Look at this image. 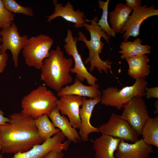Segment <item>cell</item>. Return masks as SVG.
<instances>
[{"label": "cell", "mask_w": 158, "mask_h": 158, "mask_svg": "<svg viewBox=\"0 0 158 158\" xmlns=\"http://www.w3.org/2000/svg\"><path fill=\"white\" fill-rule=\"evenodd\" d=\"M99 87V85L96 84L90 86L85 85L76 77L73 84L63 87L57 92V96L60 97L67 95H74L94 99L101 97L102 95Z\"/></svg>", "instance_id": "e0dca14e"}, {"label": "cell", "mask_w": 158, "mask_h": 158, "mask_svg": "<svg viewBox=\"0 0 158 158\" xmlns=\"http://www.w3.org/2000/svg\"><path fill=\"white\" fill-rule=\"evenodd\" d=\"M9 121L8 118L5 117L4 113L1 110H0V125L6 124Z\"/></svg>", "instance_id": "1f68e13d"}, {"label": "cell", "mask_w": 158, "mask_h": 158, "mask_svg": "<svg viewBox=\"0 0 158 158\" xmlns=\"http://www.w3.org/2000/svg\"><path fill=\"white\" fill-rule=\"evenodd\" d=\"M8 59V56L6 53H0V74L4 70Z\"/></svg>", "instance_id": "f546056e"}, {"label": "cell", "mask_w": 158, "mask_h": 158, "mask_svg": "<svg viewBox=\"0 0 158 158\" xmlns=\"http://www.w3.org/2000/svg\"><path fill=\"white\" fill-rule=\"evenodd\" d=\"M0 41L1 53H5L9 50L12 55V59L14 66L17 68L18 65V57L21 50L23 49L28 42V36L20 35L16 25L12 22L11 25L4 28L0 31Z\"/></svg>", "instance_id": "ba28073f"}, {"label": "cell", "mask_w": 158, "mask_h": 158, "mask_svg": "<svg viewBox=\"0 0 158 158\" xmlns=\"http://www.w3.org/2000/svg\"><path fill=\"white\" fill-rule=\"evenodd\" d=\"M35 123L39 135L44 141L61 131L59 129L55 128L46 114L35 119Z\"/></svg>", "instance_id": "cb8c5ba5"}, {"label": "cell", "mask_w": 158, "mask_h": 158, "mask_svg": "<svg viewBox=\"0 0 158 158\" xmlns=\"http://www.w3.org/2000/svg\"><path fill=\"white\" fill-rule=\"evenodd\" d=\"M52 2L54 6V12L52 14L47 17V22L60 17L67 21L75 24L74 27L77 28L84 27L86 21L83 12L80 11L79 9L75 10L73 5L69 1L64 6L62 3H58L56 0H52Z\"/></svg>", "instance_id": "9a60e30c"}, {"label": "cell", "mask_w": 158, "mask_h": 158, "mask_svg": "<svg viewBox=\"0 0 158 158\" xmlns=\"http://www.w3.org/2000/svg\"><path fill=\"white\" fill-rule=\"evenodd\" d=\"M148 85L145 78H143L136 80L133 85L121 89L115 87H109L102 91L100 102L106 106L121 110L125 104L134 97L145 96V88Z\"/></svg>", "instance_id": "5b68a950"}, {"label": "cell", "mask_w": 158, "mask_h": 158, "mask_svg": "<svg viewBox=\"0 0 158 158\" xmlns=\"http://www.w3.org/2000/svg\"><path fill=\"white\" fill-rule=\"evenodd\" d=\"M14 16L5 8L2 0H0V29L10 26Z\"/></svg>", "instance_id": "4316f807"}, {"label": "cell", "mask_w": 158, "mask_h": 158, "mask_svg": "<svg viewBox=\"0 0 158 158\" xmlns=\"http://www.w3.org/2000/svg\"><path fill=\"white\" fill-rule=\"evenodd\" d=\"M8 118V123L0 125L1 154L25 152L44 142L39 135L35 119L21 112L13 113Z\"/></svg>", "instance_id": "6da1fadb"}, {"label": "cell", "mask_w": 158, "mask_h": 158, "mask_svg": "<svg viewBox=\"0 0 158 158\" xmlns=\"http://www.w3.org/2000/svg\"><path fill=\"white\" fill-rule=\"evenodd\" d=\"M98 129L102 135L111 136L132 143L138 140L139 135L121 115L112 113L108 121Z\"/></svg>", "instance_id": "52a82bcc"}, {"label": "cell", "mask_w": 158, "mask_h": 158, "mask_svg": "<svg viewBox=\"0 0 158 158\" xmlns=\"http://www.w3.org/2000/svg\"><path fill=\"white\" fill-rule=\"evenodd\" d=\"M48 116L54 126L59 129L68 140L75 143L81 140L76 129L72 126L66 117L60 114L57 107L54 108Z\"/></svg>", "instance_id": "d6986e66"}, {"label": "cell", "mask_w": 158, "mask_h": 158, "mask_svg": "<svg viewBox=\"0 0 158 158\" xmlns=\"http://www.w3.org/2000/svg\"><path fill=\"white\" fill-rule=\"evenodd\" d=\"M126 4L133 10L139 7L142 4L141 0H126Z\"/></svg>", "instance_id": "4dcf8cb0"}, {"label": "cell", "mask_w": 158, "mask_h": 158, "mask_svg": "<svg viewBox=\"0 0 158 158\" xmlns=\"http://www.w3.org/2000/svg\"><path fill=\"white\" fill-rule=\"evenodd\" d=\"M1 53V50H0V53Z\"/></svg>", "instance_id": "e575fe53"}, {"label": "cell", "mask_w": 158, "mask_h": 158, "mask_svg": "<svg viewBox=\"0 0 158 158\" xmlns=\"http://www.w3.org/2000/svg\"><path fill=\"white\" fill-rule=\"evenodd\" d=\"M154 107L156 108V110L154 111V113L157 114L158 112V102L156 101L154 103Z\"/></svg>", "instance_id": "d6a6232c"}, {"label": "cell", "mask_w": 158, "mask_h": 158, "mask_svg": "<svg viewBox=\"0 0 158 158\" xmlns=\"http://www.w3.org/2000/svg\"><path fill=\"white\" fill-rule=\"evenodd\" d=\"M145 95L147 99L151 98H158V87L149 88L147 87L145 88Z\"/></svg>", "instance_id": "83f0119b"}, {"label": "cell", "mask_w": 158, "mask_h": 158, "mask_svg": "<svg viewBox=\"0 0 158 158\" xmlns=\"http://www.w3.org/2000/svg\"><path fill=\"white\" fill-rule=\"evenodd\" d=\"M142 40L137 38L133 41H123L119 46L121 50L119 53L121 54V59L139 54H150L151 53V47L147 45L141 44Z\"/></svg>", "instance_id": "7402d4cb"}, {"label": "cell", "mask_w": 158, "mask_h": 158, "mask_svg": "<svg viewBox=\"0 0 158 158\" xmlns=\"http://www.w3.org/2000/svg\"><path fill=\"white\" fill-rule=\"evenodd\" d=\"M128 65V73L136 80L145 77L150 73L149 59L146 54H139L125 59Z\"/></svg>", "instance_id": "ffe728a7"}, {"label": "cell", "mask_w": 158, "mask_h": 158, "mask_svg": "<svg viewBox=\"0 0 158 158\" xmlns=\"http://www.w3.org/2000/svg\"><path fill=\"white\" fill-rule=\"evenodd\" d=\"M140 135L144 142L149 145L158 147V116L150 117L143 124Z\"/></svg>", "instance_id": "603a6c76"}, {"label": "cell", "mask_w": 158, "mask_h": 158, "mask_svg": "<svg viewBox=\"0 0 158 158\" xmlns=\"http://www.w3.org/2000/svg\"><path fill=\"white\" fill-rule=\"evenodd\" d=\"M153 150L142 138L132 143L121 140L115 153L116 158H148Z\"/></svg>", "instance_id": "5bb4252c"}, {"label": "cell", "mask_w": 158, "mask_h": 158, "mask_svg": "<svg viewBox=\"0 0 158 158\" xmlns=\"http://www.w3.org/2000/svg\"><path fill=\"white\" fill-rule=\"evenodd\" d=\"M101 97L94 99H87L83 97L82 107L79 110V115L81 120V126L79 134L81 140L87 141L88 135L92 132H99L98 128L93 126L90 123V118L95 106L100 102Z\"/></svg>", "instance_id": "2e32d148"}, {"label": "cell", "mask_w": 158, "mask_h": 158, "mask_svg": "<svg viewBox=\"0 0 158 158\" xmlns=\"http://www.w3.org/2000/svg\"><path fill=\"white\" fill-rule=\"evenodd\" d=\"M121 140L111 136L102 135L91 140L95 151V158H116L115 153Z\"/></svg>", "instance_id": "ac0fdd59"}, {"label": "cell", "mask_w": 158, "mask_h": 158, "mask_svg": "<svg viewBox=\"0 0 158 158\" xmlns=\"http://www.w3.org/2000/svg\"><path fill=\"white\" fill-rule=\"evenodd\" d=\"M58 99L46 86L40 85L23 97L20 112L35 119L44 114L48 115L56 107Z\"/></svg>", "instance_id": "277c9868"}, {"label": "cell", "mask_w": 158, "mask_h": 158, "mask_svg": "<svg viewBox=\"0 0 158 158\" xmlns=\"http://www.w3.org/2000/svg\"><path fill=\"white\" fill-rule=\"evenodd\" d=\"M54 43L52 38L43 34L28 38V43L22 51L26 64L40 70L43 61L48 56Z\"/></svg>", "instance_id": "8992f818"}, {"label": "cell", "mask_w": 158, "mask_h": 158, "mask_svg": "<svg viewBox=\"0 0 158 158\" xmlns=\"http://www.w3.org/2000/svg\"><path fill=\"white\" fill-rule=\"evenodd\" d=\"M73 59L67 58L59 46L49 51L48 56L43 61L40 70V80L52 89L58 92L63 86L73 81L70 70Z\"/></svg>", "instance_id": "7a4b0ae2"}, {"label": "cell", "mask_w": 158, "mask_h": 158, "mask_svg": "<svg viewBox=\"0 0 158 158\" xmlns=\"http://www.w3.org/2000/svg\"><path fill=\"white\" fill-rule=\"evenodd\" d=\"M65 137L61 131L42 143L35 145L27 151L15 154L11 158H44L54 150H67L71 142L68 140L62 143ZM0 158H4L0 154Z\"/></svg>", "instance_id": "30bf717a"}, {"label": "cell", "mask_w": 158, "mask_h": 158, "mask_svg": "<svg viewBox=\"0 0 158 158\" xmlns=\"http://www.w3.org/2000/svg\"><path fill=\"white\" fill-rule=\"evenodd\" d=\"M123 108L121 117L140 135L143 124L150 117L144 100L142 97L135 96L125 104Z\"/></svg>", "instance_id": "9c48e42d"}, {"label": "cell", "mask_w": 158, "mask_h": 158, "mask_svg": "<svg viewBox=\"0 0 158 158\" xmlns=\"http://www.w3.org/2000/svg\"><path fill=\"white\" fill-rule=\"evenodd\" d=\"M83 97L69 95L60 97L56 104V107L62 114L67 115L74 128L79 129L81 126L79 115L80 107L83 102Z\"/></svg>", "instance_id": "4fadbf2b"}, {"label": "cell", "mask_w": 158, "mask_h": 158, "mask_svg": "<svg viewBox=\"0 0 158 158\" xmlns=\"http://www.w3.org/2000/svg\"><path fill=\"white\" fill-rule=\"evenodd\" d=\"M5 8L11 13H21L30 16H33L32 9L29 6L18 4L14 0H2Z\"/></svg>", "instance_id": "484cf974"}, {"label": "cell", "mask_w": 158, "mask_h": 158, "mask_svg": "<svg viewBox=\"0 0 158 158\" xmlns=\"http://www.w3.org/2000/svg\"><path fill=\"white\" fill-rule=\"evenodd\" d=\"M85 20L86 22H91L90 24L86 23L84 24V27L90 33V40H88L85 35L80 31L78 32L77 38L78 41L85 43L88 50V56L84 61V64H86L90 63V72L95 68H96L100 73H101L102 71H103L107 74L108 70L110 69L111 72V62H110L109 59L103 60L100 58L99 55L102 53L104 45V44L101 40V38L103 37L108 44L109 43L110 38L97 24L98 20L97 16H95L91 20L87 19Z\"/></svg>", "instance_id": "3957f363"}, {"label": "cell", "mask_w": 158, "mask_h": 158, "mask_svg": "<svg viewBox=\"0 0 158 158\" xmlns=\"http://www.w3.org/2000/svg\"><path fill=\"white\" fill-rule=\"evenodd\" d=\"M133 10L123 3L116 5L109 14L111 27L116 33H121Z\"/></svg>", "instance_id": "44dd1931"}, {"label": "cell", "mask_w": 158, "mask_h": 158, "mask_svg": "<svg viewBox=\"0 0 158 158\" xmlns=\"http://www.w3.org/2000/svg\"><path fill=\"white\" fill-rule=\"evenodd\" d=\"M64 41L66 43L64 46L65 51L68 55L73 57L74 61V66L71 68L70 72L75 73L76 77L81 82L86 80L90 85L95 84L98 80L88 72L85 66L77 49L76 45L78 41L77 38L74 37L73 32L70 29H68Z\"/></svg>", "instance_id": "8fae6325"}, {"label": "cell", "mask_w": 158, "mask_h": 158, "mask_svg": "<svg viewBox=\"0 0 158 158\" xmlns=\"http://www.w3.org/2000/svg\"><path fill=\"white\" fill-rule=\"evenodd\" d=\"M62 151L58 149L51 151L44 158H63L64 153Z\"/></svg>", "instance_id": "f1b7e54d"}, {"label": "cell", "mask_w": 158, "mask_h": 158, "mask_svg": "<svg viewBox=\"0 0 158 158\" xmlns=\"http://www.w3.org/2000/svg\"><path fill=\"white\" fill-rule=\"evenodd\" d=\"M1 150V142L0 141V151Z\"/></svg>", "instance_id": "836d02e7"}, {"label": "cell", "mask_w": 158, "mask_h": 158, "mask_svg": "<svg viewBox=\"0 0 158 158\" xmlns=\"http://www.w3.org/2000/svg\"><path fill=\"white\" fill-rule=\"evenodd\" d=\"M109 1H98V7L102 9V13L101 18L98 21L97 24L109 38L111 37H114L116 33L109 25L108 21V7Z\"/></svg>", "instance_id": "d4e9b609"}, {"label": "cell", "mask_w": 158, "mask_h": 158, "mask_svg": "<svg viewBox=\"0 0 158 158\" xmlns=\"http://www.w3.org/2000/svg\"><path fill=\"white\" fill-rule=\"evenodd\" d=\"M158 15V9L153 5L149 6L146 5H141L133 10L121 33H124L123 41H127L130 37H136L138 36L140 26L143 21L150 17Z\"/></svg>", "instance_id": "7c38bea8"}]
</instances>
